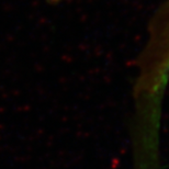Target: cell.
Segmentation results:
<instances>
[{
    "label": "cell",
    "mask_w": 169,
    "mask_h": 169,
    "mask_svg": "<svg viewBox=\"0 0 169 169\" xmlns=\"http://www.w3.org/2000/svg\"><path fill=\"white\" fill-rule=\"evenodd\" d=\"M169 79V0L158 11L140 59L136 88L144 95L161 98Z\"/></svg>",
    "instance_id": "1"
},
{
    "label": "cell",
    "mask_w": 169,
    "mask_h": 169,
    "mask_svg": "<svg viewBox=\"0 0 169 169\" xmlns=\"http://www.w3.org/2000/svg\"><path fill=\"white\" fill-rule=\"evenodd\" d=\"M47 1H51L53 3H59V2H65V1H68V0H47Z\"/></svg>",
    "instance_id": "2"
}]
</instances>
